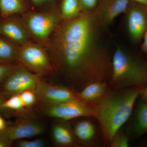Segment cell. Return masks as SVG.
<instances>
[{"label": "cell", "instance_id": "16", "mask_svg": "<svg viewBox=\"0 0 147 147\" xmlns=\"http://www.w3.org/2000/svg\"><path fill=\"white\" fill-rule=\"evenodd\" d=\"M29 7L26 0H0V13L3 18L25 13Z\"/></svg>", "mask_w": 147, "mask_h": 147}, {"label": "cell", "instance_id": "3", "mask_svg": "<svg viewBox=\"0 0 147 147\" xmlns=\"http://www.w3.org/2000/svg\"><path fill=\"white\" fill-rule=\"evenodd\" d=\"M109 83L116 88L144 86L147 84V63L117 46L112 57Z\"/></svg>", "mask_w": 147, "mask_h": 147}, {"label": "cell", "instance_id": "29", "mask_svg": "<svg viewBox=\"0 0 147 147\" xmlns=\"http://www.w3.org/2000/svg\"><path fill=\"white\" fill-rule=\"evenodd\" d=\"M145 103H147V84L142 88L139 96Z\"/></svg>", "mask_w": 147, "mask_h": 147}, {"label": "cell", "instance_id": "30", "mask_svg": "<svg viewBox=\"0 0 147 147\" xmlns=\"http://www.w3.org/2000/svg\"><path fill=\"white\" fill-rule=\"evenodd\" d=\"M143 38V42L141 47L142 51L147 55V28L144 34Z\"/></svg>", "mask_w": 147, "mask_h": 147}, {"label": "cell", "instance_id": "28", "mask_svg": "<svg viewBox=\"0 0 147 147\" xmlns=\"http://www.w3.org/2000/svg\"><path fill=\"white\" fill-rule=\"evenodd\" d=\"M5 100L6 99L3 96L2 94L0 93V113H2L4 115H7L11 114L10 112L11 111V110L3 108V105Z\"/></svg>", "mask_w": 147, "mask_h": 147}, {"label": "cell", "instance_id": "32", "mask_svg": "<svg viewBox=\"0 0 147 147\" xmlns=\"http://www.w3.org/2000/svg\"><path fill=\"white\" fill-rule=\"evenodd\" d=\"M129 1L147 6V0H129Z\"/></svg>", "mask_w": 147, "mask_h": 147}, {"label": "cell", "instance_id": "31", "mask_svg": "<svg viewBox=\"0 0 147 147\" xmlns=\"http://www.w3.org/2000/svg\"><path fill=\"white\" fill-rule=\"evenodd\" d=\"M6 127L4 120L3 119L2 117H0V131L4 130Z\"/></svg>", "mask_w": 147, "mask_h": 147}, {"label": "cell", "instance_id": "21", "mask_svg": "<svg viewBox=\"0 0 147 147\" xmlns=\"http://www.w3.org/2000/svg\"><path fill=\"white\" fill-rule=\"evenodd\" d=\"M18 94L26 108L33 106L37 102L36 95L34 91L28 90L24 91Z\"/></svg>", "mask_w": 147, "mask_h": 147}, {"label": "cell", "instance_id": "4", "mask_svg": "<svg viewBox=\"0 0 147 147\" xmlns=\"http://www.w3.org/2000/svg\"><path fill=\"white\" fill-rule=\"evenodd\" d=\"M20 18L31 40L45 48L53 32L63 20L59 6L57 4L47 11H28L21 14Z\"/></svg>", "mask_w": 147, "mask_h": 147}, {"label": "cell", "instance_id": "1", "mask_svg": "<svg viewBox=\"0 0 147 147\" xmlns=\"http://www.w3.org/2000/svg\"><path fill=\"white\" fill-rule=\"evenodd\" d=\"M94 11L73 20H63L46 49L54 71L71 86L83 89L94 82H107L112 75V58L100 40L105 29Z\"/></svg>", "mask_w": 147, "mask_h": 147}, {"label": "cell", "instance_id": "17", "mask_svg": "<svg viewBox=\"0 0 147 147\" xmlns=\"http://www.w3.org/2000/svg\"><path fill=\"white\" fill-rule=\"evenodd\" d=\"M60 10L63 20H73L83 13L79 0H60Z\"/></svg>", "mask_w": 147, "mask_h": 147}, {"label": "cell", "instance_id": "27", "mask_svg": "<svg viewBox=\"0 0 147 147\" xmlns=\"http://www.w3.org/2000/svg\"><path fill=\"white\" fill-rule=\"evenodd\" d=\"M11 143L7 136L6 128L4 130L0 131V147H10Z\"/></svg>", "mask_w": 147, "mask_h": 147}, {"label": "cell", "instance_id": "6", "mask_svg": "<svg viewBox=\"0 0 147 147\" xmlns=\"http://www.w3.org/2000/svg\"><path fill=\"white\" fill-rule=\"evenodd\" d=\"M38 110L43 115L65 120L82 117H96L93 108L79 98L53 104H40Z\"/></svg>", "mask_w": 147, "mask_h": 147}, {"label": "cell", "instance_id": "24", "mask_svg": "<svg viewBox=\"0 0 147 147\" xmlns=\"http://www.w3.org/2000/svg\"><path fill=\"white\" fill-rule=\"evenodd\" d=\"M112 147H127L129 146V139L124 134H120L114 137L111 142Z\"/></svg>", "mask_w": 147, "mask_h": 147}, {"label": "cell", "instance_id": "12", "mask_svg": "<svg viewBox=\"0 0 147 147\" xmlns=\"http://www.w3.org/2000/svg\"><path fill=\"white\" fill-rule=\"evenodd\" d=\"M45 129L44 124L30 118L23 119L13 126L6 127L7 136L11 142L40 135Z\"/></svg>", "mask_w": 147, "mask_h": 147}, {"label": "cell", "instance_id": "13", "mask_svg": "<svg viewBox=\"0 0 147 147\" xmlns=\"http://www.w3.org/2000/svg\"><path fill=\"white\" fill-rule=\"evenodd\" d=\"M52 136L55 144L58 146H69L77 144L74 132L65 123H59L54 125Z\"/></svg>", "mask_w": 147, "mask_h": 147}, {"label": "cell", "instance_id": "15", "mask_svg": "<svg viewBox=\"0 0 147 147\" xmlns=\"http://www.w3.org/2000/svg\"><path fill=\"white\" fill-rule=\"evenodd\" d=\"M107 86V82L91 83L86 86L81 92L77 93V97L86 102L97 100L105 94Z\"/></svg>", "mask_w": 147, "mask_h": 147}, {"label": "cell", "instance_id": "20", "mask_svg": "<svg viewBox=\"0 0 147 147\" xmlns=\"http://www.w3.org/2000/svg\"><path fill=\"white\" fill-rule=\"evenodd\" d=\"M3 107L5 109L18 113L23 112L24 109L26 108L18 94L13 95L7 100L6 99L3 104Z\"/></svg>", "mask_w": 147, "mask_h": 147}, {"label": "cell", "instance_id": "10", "mask_svg": "<svg viewBox=\"0 0 147 147\" xmlns=\"http://www.w3.org/2000/svg\"><path fill=\"white\" fill-rule=\"evenodd\" d=\"M12 16L0 21V35L22 46L32 40L20 17Z\"/></svg>", "mask_w": 147, "mask_h": 147}, {"label": "cell", "instance_id": "25", "mask_svg": "<svg viewBox=\"0 0 147 147\" xmlns=\"http://www.w3.org/2000/svg\"><path fill=\"white\" fill-rule=\"evenodd\" d=\"M46 143L42 139H36L32 141L21 140L17 143V146L19 147H43Z\"/></svg>", "mask_w": 147, "mask_h": 147}, {"label": "cell", "instance_id": "9", "mask_svg": "<svg viewBox=\"0 0 147 147\" xmlns=\"http://www.w3.org/2000/svg\"><path fill=\"white\" fill-rule=\"evenodd\" d=\"M34 92L37 102L40 104H53L78 98L76 92L61 86L51 85L42 79Z\"/></svg>", "mask_w": 147, "mask_h": 147}, {"label": "cell", "instance_id": "26", "mask_svg": "<svg viewBox=\"0 0 147 147\" xmlns=\"http://www.w3.org/2000/svg\"><path fill=\"white\" fill-rule=\"evenodd\" d=\"M34 6L37 7L45 6L48 5H55L59 0H28Z\"/></svg>", "mask_w": 147, "mask_h": 147}, {"label": "cell", "instance_id": "5", "mask_svg": "<svg viewBox=\"0 0 147 147\" xmlns=\"http://www.w3.org/2000/svg\"><path fill=\"white\" fill-rule=\"evenodd\" d=\"M18 63L41 77L50 75L54 72L46 48L32 40L21 46Z\"/></svg>", "mask_w": 147, "mask_h": 147}, {"label": "cell", "instance_id": "11", "mask_svg": "<svg viewBox=\"0 0 147 147\" xmlns=\"http://www.w3.org/2000/svg\"><path fill=\"white\" fill-rule=\"evenodd\" d=\"M131 2L129 0H100L94 11L106 27L119 15L126 13Z\"/></svg>", "mask_w": 147, "mask_h": 147}, {"label": "cell", "instance_id": "7", "mask_svg": "<svg viewBox=\"0 0 147 147\" xmlns=\"http://www.w3.org/2000/svg\"><path fill=\"white\" fill-rule=\"evenodd\" d=\"M41 79L40 76L31 72L20 64H16L3 82L1 93L11 96L28 90L34 91Z\"/></svg>", "mask_w": 147, "mask_h": 147}, {"label": "cell", "instance_id": "2", "mask_svg": "<svg viewBox=\"0 0 147 147\" xmlns=\"http://www.w3.org/2000/svg\"><path fill=\"white\" fill-rule=\"evenodd\" d=\"M143 87L104 94L98 99L93 108L106 141L112 142L129 118Z\"/></svg>", "mask_w": 147, "mask_h": 147}, {"label": "cell", "instance_id": "14", "mask_svg": "<svg viewBox=\"0 0 147 147\" xmlns=\"http://www.w3.org/2000/svg\"><path fill=\"white\" fill-rule=\"evenodd\" d=\"M20 45L0 35V62L14 64L18 63V58Z\"/></svg>", "mask_w": 147, "mask_h": 147}, {"label": "cell", "instance_id": "18", "mask_svg": "<svg viewBox=\"0 0 147 147\" xmlns=\"http://www.w3.org/2000/svg\"><path fill=\"white\" fill-rule=\"evenodd\" d=\"M74 132L76 138L80 141L88 142L94 137L95 129L90 121L83 120L78 122L75 124Z\"/></svg>", "mask_w": 147, "mask_h": 147}, {"label": "cell", "instance_id": "19", "mask_svg": "<svg viewBox=\"0 0 147 147\" xmlns=\"http://www.w3.org/2000/svg\"><path fill=\"white\" fill-rule=\"evenodd\" d=\"M137 136H141L147 132V103H142L138 109L134 127Z\"/></svg>", "mask_w": 147, "mask_h": 147}, {"label": "cell", "instance_id": "8", "mask_svg": "<svg viewBox=\"0 0 147 147\" xmlns=\"http://www.w3.org/2000/svg\"><path fill=\"white\" fill-rule=\"evenodd\" d=\"M125 14L130 38L134 42H140L147 28V6L131 1Z\"/></svg>", "mask_w": 147, "mask_h": 147}, {"label": "cell", "instance_id": "23", "mask_svg": "<svg viewBox=\"0 0 147 147\" xmlns=\"http://www.w3.org/2000/svg\"><path fill=\"white\" fill-rule=\"evenodd\" d=\"M16 65L0 62V84L4 82L13 70Z\"/></svg>", "mask_w": 147, "mask_h": 147}, {"label": "cell", "instance_id": "22", "mask_svg": "<svg viewBox=\"0 0 147 147\" xmlns=\"http://www.w3.org/2000/svg\"><path fill=\"white\" fill-rule=\"evenodd\" d=\"M100 0H79L83 13L94 11Z\"/></svg>", "mask_w": 147, "mask_h": 147}]
</instances>
